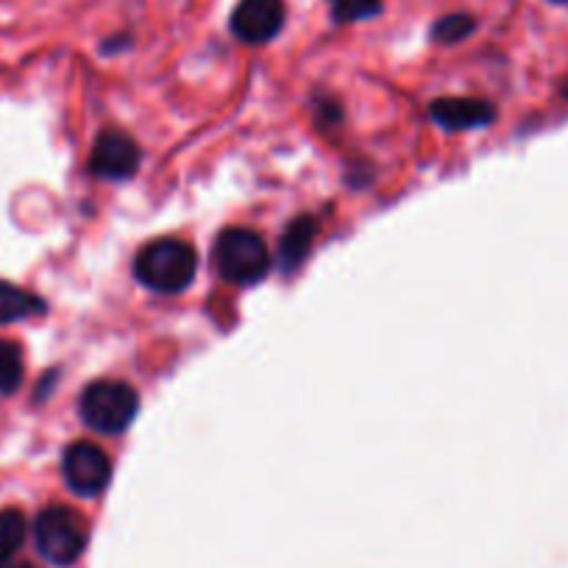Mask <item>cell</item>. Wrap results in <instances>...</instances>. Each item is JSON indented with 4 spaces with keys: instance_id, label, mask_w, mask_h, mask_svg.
Returning a JSON list of instances; mask_svg holds the SVG:
<instances>
[{
    "instance_id": "6da1fadb",
    "label": "cell",
    "mask_w": 568,
    "mask_h": 568,
    "mask_svg": "<svg viewBox=\"0 0 568 568\" xmlns=\"http://www.w3.org/2000/svg\"><path fill=\"white\" fill-rule=\"evenodd\" d=\"M199 271V254L190 243L176 237H162L149 243L136 254L134 273L149 291L154 293H182Z\"/></svg>"
},
{
    "instance_id": "7a4b0ae2",
    "label": "cell",
    "mask_w": 568,
    "mask_h": 568,
    "mask_svg": "<svg viewBox=\"0 0 568 568\" xmlns=\"http://www.w3.org/2000/svg\"><path fill=\"white\" fill-rule=\"evenodd\" d=\"M212 265L217 276L229 284L251 287L262 282L271 271V254H267L265 240L251 229H223L212 245Z\"/></svg>"
},
{
    "instance_id": "3957f363",
    "label": "cell",
    "mask_w": 568,
    "mask_h": 568,
    "mask_svg": "<svg viewBox=\"0 0 568 568\" xmlns=\"http://www.w3.org/2000/svg\"><path fill=\"white\" fill-rule=\"evenodd\" d=\"M140 398L136 390L118 379H98L81 390L79 415L90 429L101 435L125 433L136 418Z\"/></svg>"
},
{
    "instance_id": "277c9868",
    "label": "cell",
    "mask_w": 568,
    "mask_h": 568,
    "mask_svg": "<svg viewBox=\"0 0 568 568\" xmlns=\"http://www.w3.org/2000/svg\"><path fill=\"white\" fill-rule=\"evenodd\" d=\"M37 549L53 566H73L87 546V524L75 510L62 505L45 507L34 524Z\"/></svg>"
},
{
    "instance_id": "5b68a950",
    "label": "cell",
    "mask_w": 568,
    "mask_h": 568,
    "mask_svg": "<svg viewBox=\"0 0 568 568\" xmlns=\"http://www.w3.org/2000/svg\"><path fill=\"white\" fill-rule=\"evenodd\" d=\"M62 474L75 496L92 499V496H101L112 483V460L101 446L90 440H75L64 449Z\"/></svg>"
},
{
    "instance_id": "8992f818",
    "label": "cell",
    "mask_w": 568,
    "mask_h": 568,
    "mask_svg": "<svg viewBox=\"0 0 568 568\" xmlns=\"http://www.w3.org/2000/svg\"><path fill=\"white\" fill-rule=\"evenodd\" d=\"M140 145L134 142V136H129L125 131L109 129L101 131L92 145L90 156V171L98 179H106V182H125L136 173L140 168Z\"/></svg>"
},
{
    "instance_id": "52a82bcc",
    "label": "cell",
    "mask_w": 568,
    "mask_h": 568,
    "mask_svg": "<svg viewBox=\"0 0 568 568\" xmlns=\"http://www.w3.org/2000/svg\"><path fill=\"white\" fill-rule=\"evenodd\" d=\"M284 0H240L229 29L245 45H265L284 29Z\"/></svg>"
},
{
    "instance_id": "ba28073f",
    "label": "cell",
    "mask_w": 568,
    "mask_h": 568,
    "mask_svg": "<svg viewBox=\"0 0 568 568\" xmlns=\"http://www.w3.org/2000/svg\"><path fill=\"white\" fill-rule=\"evenodd\" d=\"M429 114L446 131L485 129L496 120L494 103L483 101V98H438L429 106Z\"/></svg>"
},
{
    "instance_id": "9c48e42d",
    "label": "cell",
    "mask_w": 568,
    "mask_h": 568,
    "mask_svg": "<svg viewBox=\"0 0 568 568\" xmlns=\"http://www.w3.org/2000/svg\"><path fill=\"white\" fill-rule=\"evenodd\" d=\"M315 237H318V221L310 215H298L291 226L284 229L282 243H278L276 265L284 273H293L302 267V262L307 260L310 251H313Z\"/></svg>"
},
{
    "instance_id": "30bf717a",
    "label": "cell",
    "mask_w": 568,
    "mask_h": 568,
    "mask_svg": "<svg viewBox=\"0 0 568 568\" xmlns=\"http://www.w3.org/2000/svg\"><path fill=\"white\" fill-rule=\"evenodd\" d=\"M45 315V302L12 282H0V326Z\"/></svg>"
},
{
    "instance_id": "8fae6325",
    "label": "cell",
    "mask_w": 568,
    "mask_h": 568,
    "mask_svg": "<svg viewBox=\"0 0 568 568\" xmlns=\"http://www.w3.org/2000/svg\"><path fill=\"white\" fill-rule=\"evenodd\" d=\"M26 540V516L20 510H0V568H7Z\"/></svg>"
},
{
    "instance_id": "7c38bea8",
    "label": "cell",
    "mask_w": 568,
    "mask_h": 568,
    "mask_svg": "<svg viewBox=\"0 0 568 568\" xmlns=\"http://www.w3.org/2000/svg\"><path fill=\"white\" fill-rule=\"evenodd\" d=\"M474 31H477V20L466 12H455L435 20L433 29H429V40L438 42V45H457V42L468 40Z\"/></svg>"
},
{
    "instance_id": "4fadbf2b",
    "label": "cell",
    "mask_w": 568,
    "mask_h": 568,
    "mask_svg": "<svg viewBox=\"0 0 568 568\" xmlns=\"http://www.w3.org/2000/svg\"><path fill=\"white\" fill-rule=\"evenodd\" d=\"M23 385V352L18 343L0 337V396H12Z\"/></svg>"
},
{
    "instance_id": "5bb4252c",
    "label": "cell",
    "mask_w": 568,
    "mask_h": 568,
    "mask_svg": "<svg viewBox=\"0 0 568 568\" xmlns=\"http://www.w3.org/2000/svg\"><path fill=\"white\" fill-rule=\"evenodd\" d=\"M329 9L337 26L359 23V20L379 18L382 0H329Z\"/></svg>"
},
{
    "instance_id": "9a60e30c",
    "label": "cell",
    "mask_w": 568,
    "mask_h": 568,
    "mask_svg": "<svg viewBox=\"0 0 568 568\" xmlns=\"http://www.w3.org/2000/svg\"><path fill=\"white\" fill-rule=\"evenodd\" d=\"M549 3H557V7H568V0H549Z\"/></svg>"
},
{
    "instance_id": "2e32d148",
    "label": "cell",
    "mask_w": 568,
    "mask_h": 568,
    "mask_svg": "<svg viewBox=\"0 0 568 568\" xmlns=\"http://www.w3.org/2000/svg\"><path fill=\"white\" fill-rule=\"evenodd\" d=\"M562 95L568 98V79H566V84H562Z\"/></svg>"
},
{
    "instance_id": "e0dca14e",
    "label": "cell",
    "mask_w": 568,
    "mask_h": 568,
    "mask_svg": "<svg viewBox=\"0 0 568 568\" xmlns=\"http://www.w3.org/2000/svg\"><path fill=\"white\" fill-rule=\"evenodd\" d=\"M14 568H37V566H29V562H23V566H14Z\"/></svg>"
}]
</instances>
